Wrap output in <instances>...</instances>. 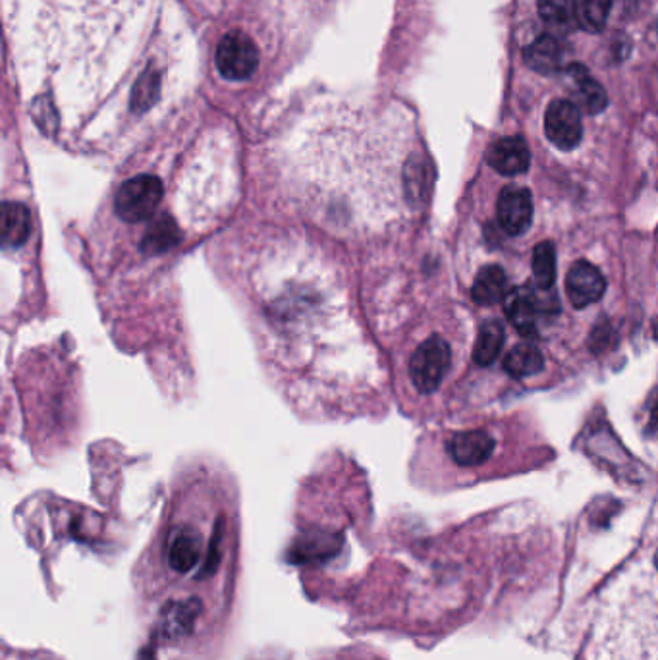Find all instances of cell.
<instances>
[{
	"label": "cell",
	"mask_w": 658,
	"mask_h": 660,
	"mask_svg": "<svg viewBox=\"0 0 658 660\" xmlns=\"http://www.w3.org/2000/svg\"><path fill=\"white\" fill-rule=\"evenodd\" d=\"M607 292V278L589 261H575L566 275L567 300L577 310L599 301Z\"/></svg>",
	"instance_id": "8"
},
{
	"label": "cell",
	"mask_w": 658,
	"mask_h": 660,
	"mask_svg": "<svg viewBox=\"0 0 658 660\" xmlns=\"http://www.w3.org/2000/svg\"><path fill=\"white\" fill-rule=\"evenodd\" d=\"M579 660H658V544L593 593Z\"/></svg>",
	"instance_id": "2"
},
{
	"label": "cell",
	"mask_w": 658,
	"mask_h": 660,
	"mask_svg": "<svg viewBox=\"0 0 658 660\" xmlns=\"http://www.w3.org/2000/svg\"><path fill=\"white\" fill-rule=\"evenodd\" d=\"M612 0H574L577 24L589 34H599L609 22Z\"/></svg>",
	"instance_id": "19"
},
{
	"label": "cell",
	"mask_w": 658,
	"mask_h": 660,
	"mask_svg": "<svg viewBox=\"0 0 658 660\" xmlns=\"http://www.w3.org/2000/svg\"><path fill=\"white\" fill-rule=\"evenodd\" d=\"M218 74L226 80L242 82L248 80L259 67V49L250 35L240 29L226 34L215 52Z\"/></svg>",
	"instance_id": "5"
},
{
	"label": "cell",
	"mask_w": 658,
	"mask_h": 660,
	"mask_svg": "<svg viewBox=\"0 0 658 660\" xmlns=\"http://www.w3.org/2000/svg\"><path fill=\"white\" fill-rule=\"evenodd\" d=\"M525 62L537 74L550 75L559 72L562 67V49L559 41L550 35L537 37L525 50Z\"/></svg>",
	"instance_id": "15"
},
{
	"label": "cell",
	"mask_w": 658,
	"mask_h": 660,
	"mask_svg": "<svg viewBox=\"0 0 658 660\" xmlns=\"http://www.w3.org/2000/svg\"><path fill=\"white\" fill-rule=\"evenodd\" d=\"M333 660H369L363 655H356V652H342L338 657H334Z\"/></svg>",
	"instance_id": "23"
},
{
	"label": "cell",
	"mask_w": 658,
	"mask_h": 660,
	"mask_svg": "<svg viewBox=\"0 0 658 660\" xmlns=\"http://www.w3.org/2000/svg\"><path fill=\"white\" fill-rule=\"evenodd\" d=\"M32 235V215L22 203L7 201L2 207V243L4 248H20Z\"/></svg>",
	"instance_id": "14"
},
{
	"label": "cell",
	"mask_w": 658,
	"mask_h": 660,
	"mask_svg": "<svg viewBox=\"0 0 658 660\" xmlns=\"http://www.w3.org/2000/svg\"><path fill=\"white\" fill-rule=\"evenodd\" d=\"M509 296V276L499 265H489L477 273L471 286V300L477 305H494Z\"/></svg>",
	"instance_id": "12"
},
{
	"label": "cell",
	"mask_w": 658,
	"mask_h": 660,
	"mask_svg": "<svg viewBox=\"0 0 658 660\" xmlns=\"http://www.w3.org/2000/svg\"><path fill=\"white\" fill-rule=\"evenodd\" d=\"M165 195L160 178L153 175L135 176L120 185L115 197V211L124 223H145L155 215Z\"/></svg>",
	"instance_id": "3"
},
{
	"label": "cell",
	"mask_w": 658,
	"mask_h": 660,
	"mask_svg": "<svg viewBox=\"0 0 658 660\" xmlns=\"http://www.w3.org/2000/svg\"><path fill=\"white\" fill-rule=\"evenodd\" d=\"M182 242V232L170 215H160L143 236L142 251L145 255H160Z\"/></svg>",
	"instance_id": "16"
},
{
	"label": "cell",
	"mask_w": 658,
	"mask_h": 660,
	"mask_svg": "<svg viewBox=\"0 0 658 660\" xmlns=\"http://www.w3.org/2000/svg\"><path fill=\"white\" fill-rule=\"evenodd\" d=\"M497 218L510 236H522L534 220V197L527 188L506 185L497 201Z\"/></svg>",
	"instance_id": "7"
},
{
	"label": "cell",
	"mask_w": 658,
	"mask_h": 660,
	"mask_svg": "<svg viewBox=\"0 0 658 660\" xmlns=\"http://www.w3.org/2000/svg\"><path fill=\"white\" fill-rule=\"evenodd\" d=\"M534 278L535 285L541 290H550L557 283V250L554 243L541 242L534 250Z\"/></svg>",
	"instance_id": "20"
},
{
	"label": "cell",
	"mask_w": 658,
	"mask_h": 660,
	"mask_svg": "<svg viewBox=\"0 0 658 660\" xmlns=\"http://www.w3.org/2000/svg\"><path fill=\"white\" fill-rule=\"evenodd\" d=\"M452 363V350L441 336H431L421 344L409 361V376L419 393L433 394L439 391Z\"/></svg>",
	"instance_id": "4"
},
{
	"label": "cell",
	"mask_w": 658,
	"mask_h": 660,
	"mask_svg": "<svg viewBox=\"0 0 658 660\" xmlns=\"http://www.w3.org/2000/svg\"><path fill=\"white\" fill-rule=\"evenodd\" d=\"M545 134L562 151H572L584 137L582 110L572 100H552L545 112Z\"/></svg>",
	"instance_id": "6"
},
{
	"label": "cell",
	"mask_w": 658,
	"mask_h": 660,
	"mask_svg": "<svg viewBox=\"0 0 658 660\" xmlns=\"http://www.w3.org/2000/svg\"><path fill=\"white\" fill-rule=\"evenodd\" d=\"M236 551L225 516L208 531L192 521L168 526L137 566L135 591L151 641L167 655L215 647L232 619L238 587Z\"/></svg>",
	"instance_id": "1"
},
{
	"label": "cell",
	"mask_w": 658,
	"mask_h": 660,
	"mask_svg": "<svg viewBox=\"0 0 658 660\" xmlns=\"http://www.w3.org/2000/svg\"><path fill=\"white\" fill-rule=\"evenodd\" d=\"M657 336H658V333H657Z\"/></svg>",
	"instance_id": "24"
},
{
	"label": "cell",
	"mask_w": 658,
	"mask_h": 660,
	"mask_svg": "<svg viewBox=\"0 0 658 660\" xmlns=\"http://www.w3.org/2000/svg\"><path fill=\"white\" fill-rule=\"evenodd\" d=\"M567 75L574 80L575 84V99L579 109H584L589 115H599L602 110L607 109L609 105V95L605 92V87L595 82L587 74V70L579 64H572L567 68Z\"/></svg>",
	"instance_id": "13"
},
{
	"label": "cell",
	"mask_w": 658,
	"mask_h": 660,
	"mask_svg": "<svg viewBox=\"0 0 658 660\" xmlns=\"http://www.w3.org/2000/svg\"><path fill=\"white\" fill-rule=\"evenodd\" d=\"M650 431L658 435V391L650 398Z\"/></svg>",
	"instance_id": "22"
},
{
	"label": "cell",
	"mask_w": 658,
	"mask_h": 660,
	"mask_svg": "<svg viewBox=\"0 0 658 660\" xmlns=\"http://www.w3.org/2000/svg\"><path fill=\"white\" fill-rule=\"evenodd\" d=\"M487 163L502 176L524 175L531 165V153L524 137L510 135L492 143L487 151Z\"/></svg>",
	"instance_id": "10"
},
{
	"label": "cell",
	"mask_w": 658,
	"mask_h": 660,
	"mask_svg": "<svg viewBox=\"0 0 658 660\" xmlns=\"http://www.w3.org/2000/svg\"><path fill=\"white\" fill-rule=\"evenodd\" d=\"M502 344H504V328L499 321H487L479 328L476 348H474V360L477 365H481V368L492 365L500 356Z\"/></svg>",
	"instance_id": "18"
},
{
	"label": "cell",
	"mask_w": 658,
	"mask_h": 660,
	"mask_svg": "<svg viewBox=\"0 0 658 660\" xmlns=\"http://www.w3.org/2000/svg\"><path fill=\"white\" fill-rule=\"evenodd\" d=\"M504 310H506L510 323L514 325L519 335L534 336L537 333V319L541 315V303L529 286H519L509 292L504 300Z\"/></svg>",
	"instance_id": "11"
},
{
	"label": "cell",
	"mask_w": 658,
	"mask_h": 660,
	"mask_svg": "<svg viewBox=\"0 0 658 660\" xmlns=\"http://www.w3.org/2000/svg\"><path fill=\"white\" fill-rule=\"evenodd\" d=\"M446 451L459 468H477L491 458L494 439L487 431H464L448 439Z\"/></svg>",
	"instance_id": "9"
},
{
	"label": "cell",
	"mask_w": 658,
	"mask_h": 660,
	"mask_svg": "<svg viewBox=\"0 0 658 660\" xmlns=\"http://www.w3.org/2000/svg\"><path fill=\"white\" fill-rule=\"evenodd\" d=\"M539 14L550 25H564L572 17L574 2L572 0H537Z\"/></svg>",
	"instance_id": "21"
},
{
	"label": "cell",
	"mask_w": 658,
	"mask_h": 660,
	"mask_svg": "<svg viewBox=\"0 0 658 660\" xmlns=\"http://www.w3.org/2000/svg\"><path fill=\"white\" fill-rule=\"evenodd\" d=\"M545 369V356L537 346L522 344L509 351L504 358V371L514 379H527L537 375Z\"/></svg>",
	"instance_id": "17"
}]
</instances>
